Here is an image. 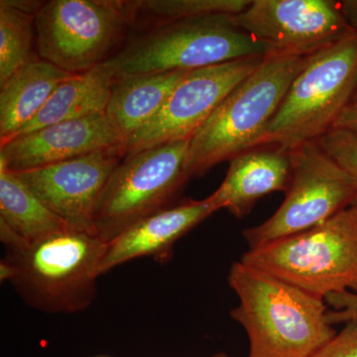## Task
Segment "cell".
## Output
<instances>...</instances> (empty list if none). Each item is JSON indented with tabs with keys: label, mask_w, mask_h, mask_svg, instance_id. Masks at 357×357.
Masks as SVG:
<instances>
[{
	"label": "cell",
	"mask_w": 357,
	"mask_h": 357,
	"mask_svg": "<svg viewBox=\"0 0 357 357\" xmlns=\"http://www.w3.org/2000/svg\"><path fill=\"white\" fill-rule=\"evenodd\" d=\"M333 128L344 129L357 134V103H349L337 117Z\"/></svg>",
	"instance_id": "d4e9b609"
},
{
	"label": "cell",
	"mask_w": 357,
	"mask_h": 357,
	"mask_svg": "<svg viewBox=\"0 0 357 357\" xmlns=\"http://www.w3.org/2000/svg\"><path fill=\"white\" fill-rule=\"evenodd\" d=\"M137 23L152 20L155 26L177 21L198 20L217 15H236L243 13L250 0H139Z\"/></svg>",
	"instance_id": "44dd1931"
},
{
	"label": "cell",
	"mask_w": 357,
	"mask_h": 357,
	"mask_svg": "<svg viewBox=\"0 0 357 357\" xmlns=\"http://www.w3.org/2000/svg\"><path fill=\"white\" fill-rule=\"evenodd\" d=\"M211 357H236V356H229V354H225V352H218V354H215V356H213Z\"/></svg>",
	"instance_id": "4316f807"
},
{
	"label": "cell",
	"mask_w": 357,
	"mask_h": 357,
	"mask_svg": "<svg viewBox=\"0 0 357 357\" xmlns=\"http://www.w3.org/2000/svg\"><path fill=\"white\" fill-rule=\"evenodd\" d=\"M124 156L123 148L114 147L15 174L70 229L96 236V203Z\"/></svg>",
	"instance_id": "7c38bea8"
},
{
	"label": "cell",
	"mask_w": 357,
	"mask_h": 357,
	"mask_svg": "<svg viewBox=\"0 0 357 357\" xmlns=\"http://www.w3.org/2000/svg\"><path fill=\"white\" fill-rule=\"evenodd\" d=\"M6 248L0 281L9 282L28 306L49 314H75L93 304L107 248L100 237L67 229Z\"/></svg>",
	"instance_id": "7a4b0ae2"
},
{
	"label": "cell",
	"mask_w": 357,
	"mask_h": 357,
	"mask_svg": "<svg viewBox=\"0 0 357 357\" xmlns=\"http://www.w3.org/2000/svg\"><path fill=\"white\" fill-rule=\"evenodd\" d=\"M100 357H103V356H100Z\"/></svg>",
	"instance_id": "f546056e"
},
{
	"label": "cell",
	"mask_w": 357,
	"mask_h": 357,
	"mask_svg": "<svg viewBox=\"0 0 357 357\" xmlns=\"http://www.w3.org/2000/svg\"><path fill=\"white\" fill-rule=\"evenodd\" d=\"M72 76L39 58L0 86V145L13 139L41 112L55 89Z\"/></svg>",
	"instance_id": "2e32d148"
},
{
	"label": "cell",
	"mask_w": 357,
	"mask_h": 357,
	"mask_svg": "<svg viewBox=\"0 0 357 357\" xmlns=\"http://www.w3.org/2000/svg\"><path fill=\"white\" fill-rule=\"evenodd\" d=\"M352 206H356V208H357V197H356V201H354V204H352Z\"/></svg>",
	"instance_id": "f1b7e54d"
},
{
	"label": "cell",
	"mask_w": 357,
	"mask_h": 357,
	"mask_svg": "<svg viewBox=\"0 0 357 357\" xmlns=\"http://www.w3.org/2000/svg\"><path fill=\"white\" fill-rule=\"evenodd\" d=\"M337 2L338 10L347 24L357 31V0H342Z\"/></svg>",
	"instance_id": "484cf974"
},
{
	"label": "cell",
	"mask_w": 357,
	"mask_h": 357,
	"mask_svg": "<svg viewBox=\"0 0 357 357\" xmlns=\"http://www.w3.org/2000/svg\"><path fill=\"white\" fill-rule=\"evenodd\" d=\"M311 357H357V319L345 323L344 328Z\"/></svg>",
	"instance_id": "603a6c76"
},
{
	"label": "cell",
	"mask_w": 357,
	"mask_h": 357,
	"mask_svg": "<svg viewBox=\"0 0 357 357\" xmlns=\"http://www.w3.org/2000/svg\"><path fill=\"white\" fill-rule=\"evenodd\" d=\"M137 0H51L36 16L42 60L73 75L109 61L137 23Z\"/></svg>",
	"instance_id": "52a82bcc"
},
{
	"label": "cell",
	"mask_w": 357,
	"mask_h": 357,
	"mask_svg": "<svg viewBox=\"0 0 357 357\" xmlns=\"http://www.w3.org/2000/svg\"><path fill=\"white\" fill-rule=\"evenodd\" d=\"M357 88V31L309 56L259 146L292 150L333 128Z\"/></svg>",
	"instance_id": "5b68a950"
},
{
	"label": "cell",
	"mask_w": 357,
	"mask_h": 357,
	"mask_svg": "<svg viewBox=\"0 0 357 357\" xmlns=\"http://www.w3.org/2000/svg\"><path fill=\"white\" fill-rule=\"evenodd\" d=\"M215 211L206 199H185L142 218L107 243L100 274L145 256L161 263L168 261L178 239Z\"/></svg>",
	"instance_id": "5bb4252c"
},
{
	"label": "cell",
	"mask_w": 357,
	"mask_h": 357,
	"mask_svg": "<svg viewBox=\"0 0 357 357\" xmlns=\"http://www.w3.org/2000/svg\"><path fill=\"white\" fill-rule=\"evenodd\" d=\"M189 72L170 70L115 79L105 116L126 144L138 129L158 114L173 89Z\"/></svg>",
	"instance_id": "e0dca14e"
},
{
	"label": "cell",
	"mask_w": 357,
	"mask_h": 357,
	"mask_svg": "<svg viewBox=\"0 0 357 357\" xmlns=\"http://www.w3.org/2000/svg\"><path fill=\"white\" fill-rule=\"evenodd\" d=\"M124 146L105 114L95 115L46 126L0 145V169L25 172Z\"/></svg>",
	"instance_id": "4fadbf2b"
},
{
	"label": "cell",
	"mask_w": 357,
	"mask_h": 357,
	"mask_svg": "<svg viewBox=\"0 0 357 357\" xmlns=\"http://www.w3.org/2000/svg\"><path fill=\"white\" fill-rule=\"evenodd\" d=\"M307 58L268 54L259 67L230 91L191 139L187 158L191 177H202L218 164L259 146Z\"/></svg>",
	"instance_id": "3957f363"
},
{
	"label": "cell",
	"mask_w": 357,
	"mask_h": 357,
	"mask_svg": "<svg viewBox=\"0 0 357 357\" xmlns=\"http://www.w3.org/2000/svg\"><path fill=\"white\" fill-rule=\"evenodd\" d=\"M290 155L292 177L285 199L272 217L243 230L249 249L312 229L356 201V181L317 141L293 148Z\"/></svg>",
	"instance_id": "9c48e42d"
},
{
	"label": "cell",
	"mask_w": 357,
	"mask_h": 357,
	"mask_svg": "<svg viewBox=\"0 0 357 357\" xmlns=\"http://www.w3.org/2000/svg\"><path fill=\"white\" fill-rule=\"evenodd\" d=\"M241 261L325 300L357 294V208L300 234L248 249Z\"/></svg>",
	"instance_id": "277c9868"
},
{
	"label": "cell",
	"mask_w": 357,
	"mask_h": 357,
	"mask_svg": "<svg viewBox=\"0 0 357 357\" xmlns=\"http://www.w3.org/2000/svg\"><path fill=\"white\" fill-rule=\"evenodd\" d=\"M264 58L239 59L188 73L158 114L129 138L124 157L169 143L191 140L230 91L250 76Z\"/></svg>",
	"instance_id": "30bf717a"
},
{
	"label": "cell",
	"mask_w": 357,
	"mask_h": 357,
	"mask_svg": "<svg viewBox=\"0 0 357 357\" xmlns=\"http://www.w3.org/2000/svg\"><path fill=\"white\" fill-rule=\"evenodd\" d=\"M230 16L155 26L151 32L110 58L116 77L194 70L239 59L266 56L267 49L232 24Z\"/></svg>",
	"instance_id": "8992f818"
},
{
	"label": "cell",
	"mask_w": 357,
	"mask_h": 357,
	"mask_svg": "<svg viewBox=\"0 0 357 357\" xmlns=\"http://www.w3.org/2000/svg\"><path fill=\"white\" fill-rule=\"evenodd\" d=\"M227 281L238 297L229 314L248 333V357H311L337 335L325 300L241 260Z\"/></svg>",
	"instance_id": "6da1fadb"
},
{
	"label": "cell",
	"mask_w": 357,
	"mask_h": 357,
	"mask_svg": "<svg viewBox=\"0 0 357 357\" xmlns=\"http://www.w3.org/2000/svg\"><path fill=\"white\" fill-rule=\"evenodd\" d=\"M325 301L333 309L326 312V321L331 325L357 319V294L333 293L326 296Z\"/></svg>",
	"instance_id": "cb8c5ba5"
},
{
	"label": "cell",
	"mask_w": 357,
	"mask_h": 357,
	"mask_svg": "<svg viewBox=\"0 0 357 357\" xmlns=\"http://www.w3.org/2000/svg\"><path fill=\"white\" fill-rule=\"evenodd\" d=\"M291 150L277 145L251 148L230 160L229 170L208 203L237 218L251 213L258 199L274 192H287L292 177Z\"/></svg>",
	"instance_id": "9a60e30c"
},
{
	"label": "cell",
	"mask_w": 357,
	"mask_h": 357,
	"mask_svg": "<svg viewBox=\"0 0 357 357\" xmlns=\"http://www.w3.org/2000/svg\"><path fill=\"white\" fill-rule=\"evenodd\" d=\"M230 20L267 55H312L356 32L333 0H251Z\"/></svg>",
	"instance_id": "8fae6325"
},
{
	"label": "cell",
	"mask_w": 357,
	"mask_h": 357,
	"mask_svg": "<svg viewBox=\"0 0 357 357\" xmlns=\"http://www.w3.org/2000/svg\"><path fill=\"white\" fill-rule=\"evenodd\" d=\"M351 103H357V88L356 91V93H354V100H352Z\"/></svg>",
	"instance_id": "83f0119b"
},
{
	"label": "cell",
	"mask_w": 357,
	"mask_h": 357,
	"mask_svg": "<svg viewBox=\"0 0 357 357\" xmlns=\"http://www.w3.org/2000/svg\"><path fill=\"white\" fill-rule=\"evenodd\" d=\"M190 143H169L122 159L95 208L96 236L103 243H110L134 223L174 204L191 178L187 170Z\"/></svg>",
	"instance_id": "ba28073f"
},
{
	"label": "cell",
	"mask_w": 357,
	"mask_h": 357,
	"mask_svg": "<svg viewBox=\"0 0 357 357\" xmlns=\"http://www.w3.org/2000/svg\"><path fill=\"white\" fill-rule=\"evenodd\" d=\"M115 79L110 59L88 72L73 75L55 89L41 112L15 137L60 122L105 114Z\"/></svg>",
	"instance_id": "ac0fdd59"
},
{
	"label": "cell",
	"mask_w": 357,
	"mask_h": 357,
	"mask_svg": "<svg viewBox=\"0 0 357 357\" xmlns=\"http://www.w3.org/2000/svg\"><path fill=\"white\" fill-rule=\"evenodd\" d=\"M317 142L357 182V134L332 128Z\"/></svg>",
	"instance_id": "7402d4cb"
},
{
	"label": "cell",
	"mask_w": 357,
	"mask_h": 357,
	"mask_svg": "<svg viewBox=\"0 0 357 357\" xmlns=\"http://www.w3.org/2000/svg\"><path fill=\"white\" fill-rule=\"evenodd\" d=\"M36 16L11 6L8 0L0 1V86L40 58L33 50L36 46Z\"/></svg>",
	"instance_id": "ffe728a7"
},
{
	"label": "cell",
	"mask_w": 357,
	"mask_h": 357,
	"mask_svg": "<svg viewBox=\"0 0 357 357\" xmlns=\"http://www.w3.org/2000/svg\"><path fill=\"white\" fill-rule=\"evenodd\" d=\"M67 229L15 173L0 169V238L4 246L32 243Z\"/></svg>",
	"instance_id": "d6986e66"
}]
</instances>
